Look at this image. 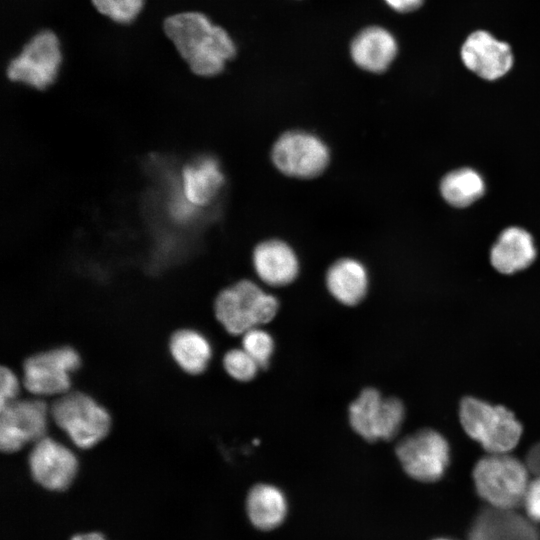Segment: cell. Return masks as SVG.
<instances>
[{
  "label": "cell",
  "instance_id": "30",
  "mask_svg": "<svg viewBox=\"0 0 540 540\" xmlns=\"http://www.w3.org/2000/svg\"><path fill=\"white\" fill-rule=\"evenodd\" d=\"M71 540H105L104 536L97 532L77 534Z\"/></svg>",
  "mask_w": 540,
  "mask_h": 540
},
{
  "label": "cell",
  "instance_id": "3",
  "mask_svg": "<svg viewBox=\"0 0 540 540\" xmlns=\"http://www.w3.org/2000/svg\"><path fill=\"white\" fill-rule=\"evenodd\" d=\"M459 417L467 435L488 454L509 453L522 434V426L511 411L474 397L461 401Z\"/></svg>",
  "mask_w": 540,
  "mask_h": 540
},
{
  "label": "cell",
  "instance_id": "13",
  "mask_svg": "<svg viewBox=\"0 0 540 540\" xmlns=\"http://www.w3.org/2000/svg\"><path fill=\"white\" fill-rule=\"evenodd\" d=\"M461 59L470 71L489 81L503 77L513 65L510 46L483 30L467 37L461 48Z\"/></svg>",
  "mask_w": 540,
  "mask_h": 540
},
{
  "label": "cell",
  "instance_id": "7",
  "mask_svg": "<svg viewBox=\"0 0 540 540\" xmlns=\"http://www.w3.org/2000/svg\"><path fill=\"white\" fill-rule=\"evenodd\" d=\"M271 158L282 174L298 179H312L326 169L330 152L318 136L292 130L283 133L275 141Z\"/></svg>",
  "mask_w": 540,
  "mask_h": 540
},
{
  "label": "cell",
  "instance_id": "22",
  "mask_svg": "<svg viewBox=\"0 0 540 540\" xmlns=\"http://www.w3.org/2000/svg\"><path fill=\"white\" fill-rule=\"evenodd\" d=\"M440 192L448 204L464 208L481 198L485 192V182L476 170L460 168L442 178Z\"/></svg>",
  "mask_w": 540,
  "mask_h": 540
},
{
  "label": "cell",
  "instance_id": "26",
  "mask_svg": "<svg viewBox=\"0 0 540 540\" xmlns=\"http://www.w3.org/2000/svg\"><path fill=\"white\" fill-rule=\"evenodd\" d=\"M522 507L524 514L536 524H540V476L530 480L525 492Z\"/></svg>",
  "mask_w": 540,
  "mask_h": 540
},
{
  "label": "cell",
  "instance_id": "24",
  "mask_svg": "<svg viewBox=\"0 0 540 540\" xmlns=\"http://www.w3.org/2000/svg\"><path fill=\"white\" fill-rule=\"evenodd\" d=\"M242 348L260 368H266L274 351V341L268 332L254 327L243 334Z\"/></svg>",
  "mask_w": 540,
  "mask_h": 540
},
{
  "label": "cell",
  "instance_id": "21",
  "mask_svg": "<svg viewBox=\"0 0 540 540\" xmlns=\"http://www.w3.org/2000/svg\"><path fill=\"white\" fill-rule=\"evenodd\" d=\"M169 350L177 365L191 375L202 373L212 356L208 339L192 329L176 331L170 338Z\"/></svg>",
  "mask_w": 540,
  "mask_h": 540
},
{
  "label": "cell",
  "instance_id": "6",
  "mask_svg": "<svg viewBox=\"0 0 540 540\" xmlns=\"http://www.w3.org/2000/svg\"><path fill=\"white\" fill-rule=\"evenodd\" d=\"M50 414L71 441L83 449L98 444L111 427L107 410L81 392L63 394L53 403Z\"/></svg>",
  "mask_w": 540,
  "mask_h": 540
},
{
  "label": "cell",
  "instance_id": "15",
  "mask_svg": "<svg viewBox=\"0 0 540 540\" xmlns=\"http://www.w3.org/2000/svg\"><path fill=\"white\" fill-rule=\"evenodd\" d=\"M252 263L258 277L274 287L290 284L299 273V262L294 250L279 239L259 243L253 250Z\"/></svg>",
  "mask_w": 540,
  "mask_h": 540
},
{
  "label": "cell",
  "instance_id": "10",
  "mask_svg": "<svg viewBox=\"0 0 540 540\" xmlns=\"http://www.w3.org/2000/svg\"><path fill=\"white\" fill-rule=\"evenodd\" d=\"M80 356L69 346L40 352L23 364V383L36 395H63L68 392L70 376L80 367Z\"/></svg>",
  "mask_w": 540,
  "mask_h": 540
},
{
  "label": "cell",
  "instance_id": "2",
  "mask_svg": "<svg viewBox=\"0 0 540 540\" xmlns=\"http://www.w3.org/2000/svg\"><path fill=\"white\" fill-rule=\"evenodd\" d=\"M529 470L525 463L504 454H488L473 469L477 494L490 507L515 510L522 506Z\"/></svg>",
  "mask_w": 540,
  "mask_h": 540
},
{
  "label": "cell",
  "instance_id": "5",
  "mask_svg": "<svg viewBox=\"0 0 540 540\" xmlns=\"http://www.w3.org/2000/svg\"><path fill=\"white\" fill-rule=\"evenodd\" d=\"M63 63L60 39L50 29L35 32L6 67L9 80L43 90L51 86Z\"/></svg>",
  "mask_w": 540,
  "mask_h": 540
},
{
  "label": "cell",
  "instance_id": "11",
  "mask_svg": "<svg viewBox=\"0 0 540 540\" xmlns=\"http://www.w3.org/2000/svg\"><path fill=\"white\" fill-rule=\"evenodd\" d=\"M48 408L41 400H14L0 408V448L13 453L45 437Z\"/></svg>",
  "mask_w": 540,
  "mask_h": 540
},
{
  "label": "cell",
  "instance_id": "23",
  "mask_svg": "<svg viewBox=\"0 0 540 540\" xmlns=\"http://www.w3.org/2000/svg\"><path fill=\"white\" fill-rule=\"evenodd\" d=\"M146 0H90L94 9L110 21L129 25L144 9Z\"/></svg>",
  "mask_w": 540,
  "mask_h": 540
},
{
  "label": "cell",
  "instance_id": "4",
  "mask_svg": "<svg viewBox=\"0 0 540 540\" xmlns=\"http://www.w3.org/2000/svg\"><path fill=\"white\" fill-rule=\"evenodd\" d=\"M278 300L250 280H241L222 290L215 301V315L233 335L270 322L277 314Z\"/></svg>",
  "mask_w": 540,
  "mask_h": 540
},
{
  "label": "cell",
  "instance_id": "25",
  "mask_svg": "<svg viewBox=\"0 0 540 540\" xmlns=\"http://www.w3.org/2000/svg\"><path fill=\"white\" fill-rule=\"evenodd\" d=\"M223 365L232 378L243 382L253 379L260 368L243 348L228 351L223 358Z\"/></svg>",
  "mask_w": 540,
  "mask_h": 540
},
{
  "label": "cell",
  "instance_id": "28",
  "mask_svg": "<svg viewBox=\"0 0 540 540\" xmlns=\"http://www.w3.org/2000/svg\"><path fill=\"white\" fill-rule=\"evenodd\" d=\"M393 10L400 13H407L418 9L424 0H384Z\"/></svg>",
  "mask_w": 540,
  "mask_h": 540
},
{
  "label": "cell",
  "instance_id": "27",
  "mask_svg": "<svg viewBox=\"0 0 540 540\" xmlns=\"http://www.w3.org/2000/svg\"><path fill=\"white\" fill-rule=\"evenodd\" d=\"M19 392L17 376L8 367L0 370V408L16 400Z\"/></svg>",
  "mask_w": 540,
  "mask_h": 540
},
{
  "label": "cell",
  "instance_id": "18",
  "mask_svg": "<svg viewBox=\"0 0 540 540\" xmlns=\"http://www.w3.org/2000/svg\"><path fill=\"white\" fill-rule=\"evenodd\" d=\"M224 184V175L212 157H202L185 166L181 189L185 198L196 208L208 205Z\"/></svg>",
  "mask_w": 540,
  "mask_h": 540
},
{
  "label": "cell",
  "instance_id": "19",
  "mask_svg": "<svg viewBox=\"0 0 540 540\" xmlns=\"http://www.w3.org/2000/svg\"><path fill=\"white\" fill-rule=\"evenodd\" d=\"M246 510L251 524L262 531L278 528L288 514V501L283 491L267 483L253 486L246 500Z\"/></svg>",
  "mask_w": 540,
  "mask_h": 540
},
{
  "label": "cell",
  "instance_id": "29",
  "mask_svg": "<svg viewBox=\"0 0 540 540\" xmlns=\"http://www.w3.org/2000/svg\"><path fill=\"white\" fill-rule=\"evenodd\" d=\"M525 464L530 473L540 476V442L528 451Z\"/></svg>",
  "mask_w": 540,
  "mask_h": 540
},
{
  "label": "cell",
  "instance_id": "17",
  "mask_svg": "<svg viewBox=\"0 0 540 540\" xmlns=\"http://www.w3.org/2000/svg\"><path fill=\"white\" fill-rule=\"evenodd\" d=\"M536 258L532 236L520 227L501 232L490 251L492 266L500 273L513 274L526 269Z\"/></svg>",
  "mask_w": 540,
  "mask_h": 540
},
{
  "label": "cell",
  "instance_id": "8",
  "mask_svg": "<svg viewBox=\"0 0 540 540\" xmlns=\"http://www.w3.org/2000/svg\"><path fill=\"white\" fill-rule=\"evenodd\" d=\"M404 416L405 409L399 399L383 398L374 388L364 389L349 407L351 427L367 441L393 438Z\"/></svg>",
  "mask_w": 540,
  "mask_h": 540
},
{
  "label": "cell",
  "instance_id": "16",
  "mask_svg": "<svg viewBox=\"0 0 540 540\" xmlns=\"http://www.w3.org/2000/svg\"><path fill=\"white\" fill-rule=\"evenodd\" d=\"M398 45L394 36L385 28L370 26L360 31L352 40L350 53L361 69L381 73L395 59Z\"/></svg>",
  "mask_w": 540,
  "mask_h": 540
},
{
  "label": "cell",
  "instance_id": "20",
  "mask_svg": "<svg viewBox=\"0 0 540 540\" xmlns=\"http://www.w3.org/2000/svg\"><path fill=\"white\" fill-rule=\"evenodd\" d=\"M325 280L330 294L348 306L362 301L369 284L365 266L353 258H341L334 262L328 268Z\"/></svg>",
  "mask_w": 540,
  "mask_h": 540
},
{
  "label": "cell",
  "instance_id": "14",
  "mask_svg": "<svg viewBox=\"0 0 540 540\" xmlns=\"http://www.w3.org/2000/svg\"><path fill=\"white\" fill-rule=\"evenodd\" d=\"M517 510L487 505L473 519L468 540H540L537 524Z\"/></svg>",
  "mask_w": 540,
  "mask_h": 540
},
{
  "label": "cell",
  "instance_id": "1",
  "mask_svg": "<svg viewBox=\"0 0 540 540\" xmlns=\"http://www.w3.org/2000/svg\"><path fill=\"white\" fill-rule=\"evenodd\" d=\"M162 29L190 71L200 77L220 74L236 54V45L221 26L199 11L167 16Z\"/></svg>",
  "mask_w": 540,
  "mask_h": 540
},
{
  "label": "cell",
  "instance_id": "12",
  "mask_svg": "<svg viewBox=\"0 0 540 540\" xmlns=\"http://www.w3.org/2000/svg\"><path fill=\"white\" fill-rule=\"evenodd\" d=\"M28 464L33 479L52 491L67 489L78 469V461L73 452L48 437L35 442Z\"/></svg>",
  "mask_w": 540,
  "mask_h": 540
},
{
  "label": "cell",
  "instance_id": "31",
  "mask_svg": "<svg viewBox=\"0 0 540 540\" xmlns=\"http://www.w3.org/2000/svg\"><path fill=\"white\" fill-rule=\"evenodd\" d=\"M433 540H452V539H448V538H436V539H433Z\"/></svg>",
  "mask_w": 540,
  "mask_h": 540
},
{
  "label": "cell",
  "instance_id": "9",
  "mask_svg": "<svg viewBox=\"0 0 540 540\" xmlns=\"http://www.w3.org/2000/svg\"><path fill=\"white\" fill-rule=\"evenodd\" d=\"M396 455L411 478L434 482L446 472L450 448L442 434L432 429H422L403 438L396 447Z\"/></svg>",
  "mask_w": 540,
  "mask_h": 540
}]
</instances>
